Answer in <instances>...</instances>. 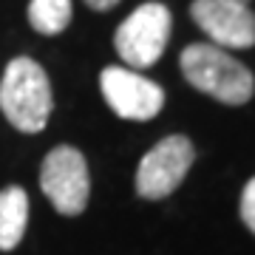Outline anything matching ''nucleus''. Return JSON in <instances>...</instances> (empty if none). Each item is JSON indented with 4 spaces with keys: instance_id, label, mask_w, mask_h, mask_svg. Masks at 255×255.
I'll return each instance as SVG.
<instances>
[{
    "instance_id": "f257e3e1",
    "label": "nucleus",
    "mask_w": 255,
    "mask_h": 255,
    "mask_svg": "<svg viewBox=\"0 0 255 255\" xmlns=\"http://www.w3.org/2000/svg\"><path fill=\"white\" fill-rule=\"evenodd\" d=\"M0 114L17 133H43L54 114V88L34 57H11L0 77Z\"/></svg>"
},
{
    "instance_id": "f03ea898",
    "label": "nucleus",
    "mask_w": 255,
    "mask_h": 255,
    "mask_svg": "<svg viewBox=\"0 0 255 255\" xmlns=\"http://www.w3.org/2000/svg\"><path fill=\"white\" fill-rule=\"evenodd\" d=\"M179 71L199 94L221 105L241 108L255 97V74L227 48L213 43H190L179 54Z\"/></svg>"
},
{
    "instance_id": "7ed1b4c3",
    "label": "nucleus",
    "mask_w": 255,
    "mask_h": 255,
    "mask_svg": "<svg viewBox=\"0 0 255 255\" xmlns=\"http://www.w3.org/2000/svg\"><path fill=\"white\" fill-rule=\"evenodd\" d=\"M170 31H173V14L170 9L159 3V0H147L142 6L130 11L114 31V51L119 60L133 68V71H145L150 65L162 60L170 43Z\"/></svg>"
},
{
    "instance_id": "20e7f679",
    "label": "nucleus",
    "mask_w": 255,
    "mask_h": 255,
    "mask_svg": "<svg viewBox=\"0 0 255 255\" xmlns=\"http://www.w3.org/2000/svg\"><path fill=\"white\" fill-rule=\"evenodd\" d=\"M40 190L48 204L65 216H82L91 201V167L80 147L74 145H54L43 156L40 173H37Z\"/></svg>"
},
{
    "instance_id": "39448f33",
    "label": "nucleus",
    "mask_w": 255,
    "mask_h": 255,
    "mask_svg": "<svg viewBox=\"0 0 255 255\" xmlns=\"http://www.w3.org/2000/svg\"><path fill=\"white\" fill-rule=\"evenodd\" d=\"M196 162V145L184 133H170L142 153L133 173V190L145 201L170 199L184 184Z\"/></svg>"
},
{
    "instance_id": "423d86ee",
    "label": "nucleus",
    "mask_w": 255,
    "mask_h": 255,
    "mask_svg": "<svg viewBox=\"0 0 255 255\" xmlns=\"http://www.w3.org/2000/svg\"><path fill=\"white\" fill-rule=\"evenodd\" d=\"M100 91L111 114L128 122L156 119L167 100L159 82L128 65H105L100 74Z\"/></svg>"
},
{
    "instance_id": "0eeeda50",
    "label": "nucleus",
    "mask_w": 255,
    "mask_h": 255,
    "mask_svg": "<svg viewBox=\"0 0 255 255\" xmlns=\"http://www.w3.org/2000/svg\"><path fill=\"white\" fill-rule=\"evenodd\" d=\"M193 23L210 37V43L227 51H244L255 46V11L230 0H193Z\"/></svg>"
},
{
    "instance_id": "6e6552de",
    "label": "nucleus",
    "mask_w": 255,
    "mask_h": 255,
    "mask_svg": "<svg viewBox=\"0 0 255 255\" xmlns=\"http://www.w3.org/2000/svg\"><path fill=\"white\" fill-rule=\"evenodd\" d=\"M31 219V201L26 187L6 184L0 190V253H14L28 230Z\"/></svg>"
},
{
    "instance_id": "1a4fd4ad",
    "label": "nucleus",
    "mask_w": 255,
    "mask_h": 255,
    "mask_svg": "<svg viewBox=\"0 0 255 255\" xmlns=\"http://www.w3.org/2000/svg\"><path fill=\"white\" fill-rule=\"evenodd\" d=\"M28 26L43 37H57L71 26L74 6L71 0H28L26 6Z\"/></svg>"
},
{
    "instance_id": "9d476101",
    "label": "nucleus",
    "mask_w": 255,
    "mask_h": 255,
    "mask_svg": "<svg viewBox=\"0 0 255 255\" xmlns=\"http://www.w3.org/2000/svg\"><path fill=\"white\" fill-rule=\"evenodd\" d=\"M238 216H241V224L255 236V176H250L247 184L241 187V196H238Z\"/></svg>"
},
{
    "instance_id": "9b49d317",
    "label": "nucleus",
    "mask_w": 255,
    "mask_h": 255,
    "mask_svg": "<svg viewBox=\"0 0 255 255\" xmlns=\"http://www.w3.org/2000/svg\"><path fill=\"white\" fill-rule=\"evenodd\" d=\"M82 3L91 11H111V9H117L122 0H82Z\"/></svg>"
},
{
    "instance_id": "f8f14e48",
    "label": "nucleus",
    "mask_w": 255,
    "mask_h": 255,
    "mask_svg": "<svg viewBox=\"0 0 255 255\" xmlns=\"http://www.w3.org/2000/svg\"><path fill=\"white\" fill-rule=\"evenodd\" d=\"M230 3H244V6H250V0H230Z\"/></svg>"
}]
</instances>
